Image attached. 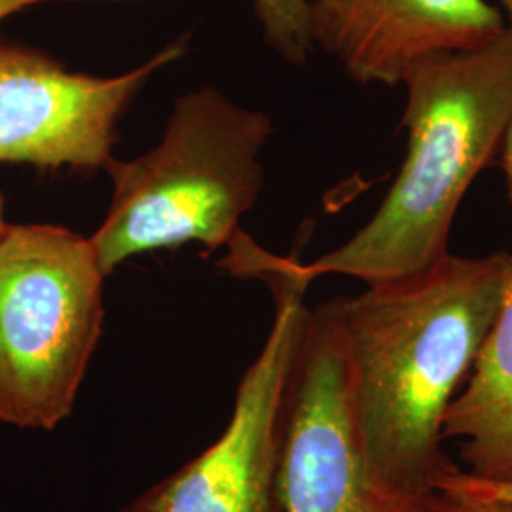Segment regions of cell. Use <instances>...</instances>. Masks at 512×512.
<instances>
[{"mask_svg":"<svg viewBox=\"0 0 512 512\" xmlns=\"http://www.w3.org/2000/svg\"><path fill=\"white\" fill-rule=\"evenodd\" d=\"M512 277V255H448L431 268L325 302L348 366L349 412L366 471L420 503L458 469L444 418L475 368Z\"/></svg>","mask_w":512,"mask_h":512,"instance_id":"obj_1","label":"cell"},{"mask_svg":"<svg viewBox=\"0 0 512 512\" xmlns=\"http://www.w3.org/2000/svg\"><path fill=\"white\" fill-rule=\"evenodd\" d=\"M403 126V167L380 209L342 247L300 262L308 281L348 275L366 287L403 279L448 255L459 205L482 169L499 154L512 116V33L486 44L414 61Z\"/></svg>","mask_w":512,"mask_h":512,"instance_id":"obj_2","label":"cell"},{"mask_svg":"<svg viewBox=\"0 0 512 512\" xmlns=\"http://www.w3.org/2000/svg\"><path fill=\"white\" fill-rule=\"evenodd\" d=\"M272 131L268 114L215 88L181 95L158 147L131 162L114 158L105 169L112 200L90 238L103 274L188 241L211 251L230 245L262 190L258 156Z\"/></svg>","mask_w":512,"mask_h":512,"instance_id":"obj_3","label":"cell"},{"mask_svg":"<svg viewBox=\"0 0 512 512\" xmlns=\"http://www.w3.org/2000/svg\"><path fill=\"white\" fill-rule=\"evenodd\" d=\"M92 239L52 224L0 234V421L54 431L73 412L103 334Z\"/></svg>","mask_w":512,"mask_h":512,"instance_id":"obj_4","label":"cell"},{"mask_svg":"<svg viewBox=\"0 0 512 512\" xmlns=\"http://www.w3.org/2000/svg\"><path fill=\"white\" fill-rule=\"evenodd\" d=\"M275 315L264 348L239 382L226 429L200 456L122 512H285L283 456L294 359L310 308L300 262L266 279Z\"/></svg>","mask_w":512,"mask_h":512,"instance_id":"obj_5","label":"cell"},{"mask_svg":"<svg viewBox=\"0 0 512 512\" xmlns=\"http://www.w3.org/2000/svg\"><path fill=\"white\" fill-rule=\"evenodd\" d=\"M171 44L120 76L74 73L46 52L0 38V164L97 171L114 160L118 120L148 78L183 54Z\"/></svg>","mask_w":512,"mask_h":512,"instance_id":"obj_6","label":"cell"},{"mask_svg":"<svg viewBox=\"0 0 512 512\" xmlns=\"http://www.w3.org/2000/svg\"><path fill=\"white\" fill-rule=\"evenodd\" d=\"M285 512H416L366 471L349 412L348 366L325 304L308 311L294 359L283 456Z\"/></svg>","mask_w":512,"mask_h":512,"instance_id":"obj_7","label":"cell"},{"mask_svg":"<svg viewBox=\"0 0 512 512\" xmlns=\"http://www.w3.org/2000/svg\"><path fill=\"white\" fill-rule=\"evenodd\" d=\"M313 46L359 84L399 86L420 57L490 42L507 29L488 0H308Z\"/></svg>","mask_w":512,"mask_h":512,"instance_id":"obj_8","label":"cell"},{"mask_svg":"<svg viewBox=\"0 0 512 512\" xmlns=\"http://www.w3.org/2000/svg\"><path fill=\"white\" fill-rule=\"evenodd\" d=\"M465 473L512 484V277L469 380L444 418Z\"/></svg>","mask_w":512,"mask_h":512,"instance_id":"obj_9","label":"cell"},{"mask_svg":"<svg viewBox=\"0 0 512 512\" xmlns=\"http://www.w3.org/2000/svg\"><path fill=\"white\" fill-rule=\"evenodd\" d=\"M264 37L294 65L306 63L313 50L308 0H253Z\"/></svg>","mask_w":512,"mask_h":512,"instance_id":"obj_10","label":"cell"},{"mask_svg":"<svg viewBox=\"0 0 512 512\" xmlns=\"http://www.w3.org/2000/svg\"><path fill=\"white\" fill-rule=\"evenodd\" d=\"M416 512H512V501L435 490L421 499Z\"/></svg>","mask_w":512,"mask_h":512,"instance_id":"obj_11","label":"cell"},{"mask_svg":"<svg viewBox=\"0 0 512 512\" xmlns=\"http://www.w3.org/2000/svg\"><path fill=\"white\" fill-rule=\"evenodd\" d=\"M435 490L444 492H459V494L484 495V497H497L512 501V484L509 482H490L476 476L469 475L461 469H454L439 478Z\"/></svg>","mask_w":512,"mask_h":512,"instance_id":"obj_12","label":"cell"},{"mask_svg":"<svg viewBox=\"0 0 512 512\" xmlns=\"http://www.w3.org/2000/svg\"><path fill=\"white\" fill-rule=\"evenodd\" d=\"M499 165L505 173V181H507V192H509V198L512 203V116L505 128L503 133V139H501V147H499Z\"/></svg>","mask_w":512,"mask_h":512,"instance_id":"obj_13","label":"cell"},{"mask_svg":"<svg viewBox=\"0 0 512 512\" xmlns=\"http://www.w3.org/2000/svg\"><path fill=\"white\" fill-rule=\"evenodd\" d=\"M48 0H0V21Z\"/></svg>","mask_w":512,"mask_h":512,"instance_id":"obj_14","label":"cell"},{"mask_svg":"<svg viewBox=\"0 0 512 512\" xmlns=\"http://www.w3.org/2000/svg\"><path fill=\"white\" fill-rule=\"evenodd\" d=\"M499 2V6L503 8V16H505V21H507V29L512 33V0H497Z\"/></svg>","mask_w":512,"mask_h":512,"instance_id":"obj_15","label":"cell"},{"mask_svg":"<svg viewBox=\"0 0 512 512\" xmlns=\"http://www.w3.org/2000/svg\"><path fill=\"white\" fill-rule=\"evenodd\" d=\"M6 220H4V198H2V194H0V234H2V230L6 228Z\"/></svg>","mask_w":512,"mask_h":512,"instance_id":"obj_16","label":"cell"}]
</instances>
